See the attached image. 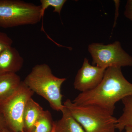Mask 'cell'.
Segmentation results:
<instances>
[{"mask_svg":"<svg viewBox=\"0 0 132 132\" xmlns=\"http://www.w3.org/2000/svg\"><path fill=\"white\" fill-rule=\"evenodd\" d=\"M63 105L85 132H115L117 119L106 109L95 105H79L69 99Z\"/></svg>","mask_w":132,"mask_h":132,"instance_id":"cell-3","label":"cell"},{"mask_svg":"<svg viewBox=\"0 0 132 132\" xmlns=\"http://www.w3.org/2000/svg\"><path fill=\"white\" fill-rule=\"evenodd\" d=\"M60 119L54 121L55 132H85L84 129L64 106Z\"/></svg>","mask_w":132,"mask_h":132,"instance_id":"cell-11","label":"cell"},{"mask_svg":"<svg viewBox=\"0 0 132 132\" xmlns=\"http://www.w3.org/2000/svg\"><path fill=\"white\" fill-rule=\"evenodd\" d=\"M54 123L50 112L44 110L30 132H52Z\"/></svg>","mask_w":132,"mask_h":132,"instance_id":"cell-13","label":"cell"},{"mask_svg":"<svg viewBox=\"0 0 132 132\" xmlns=\"http://www.w3.org/2000/svg\"><path fill=\"white\" fill-rule=\"evenodd\" d=\"M66 2V0H40V6L43 16H44L46 10L50 6L54 8L53 12H56L60 14Z\"/></svg>","mask_w":132,"mask_h":132,"instance_id":"cell-14","label":"cell"},{"mask_svg":"<svg viewBox=\"0 0 132 132\" xmlns=\"http://www.w3.org/2000/svg\"><path fill=\"white\" fill-rule=\"evenodd\" d=\"M125 132H132V127H127L125 128Z\"/></svg>","mask_w":132,"mask_h":132,"instance_id":"cell-19","label":"cell"},{"mask_svg":"<svg viewBox=\"0 0 132 132\" xmlns=\"http://www.w3.org/2000/svg\"><path fill=\"white\" fill-rule=\"evenodd\" d=\"M24 60L15 48L9 47L0 53V75L16 73L21 70Z\"/></svg>","mask_w":132,"mask_h":132,"instance_id":"cell-8","label":"cell"},{"mask_svg":"<svg viewBox=\"0 0 132 132\" xmlns=\"http://www.w3.org/2000/svg\"><path fill=\"white\" fill-rule=\"evenodd\" d=\"M121 101L124 105L123 113L117 119L116 126L120 132L123 131L127 127H132V95L125 97Z\"/></svg>","mask_w":132,"mask_h":132,"instance_id":"cell-12","label":"cell"},{"mask_svg":"<svg viewBox=\"0 0 132 132\" xmlns=\"http://www.w3.org/2000/svg\"><path fill=\"white\" fill-rule=\"evenodd\" d=\"M66 79L55 76L48 65L43 64L35 66L23 81L34 93L46 100L53 109L62 112L64 106L61 87Z\"/></svg>","mask_w":132,"mask_h":132,"instance_id":"cell-2","label":"cell"},{"mask_svg":"<svg viewBox=\"0 0 132 132\" xmlns=\"http://www.w3.org/2000/svg\"><path fill=\"white\" fill-rule=\"evenodd\" d=\"M132 95V84L124 77L121 68L106 69L101 82L95 88L81 93L73 102L79 105H95L106 109L113 115L117 102Z\"/></svg>","mask_w":132,"mask_h":132,"instance_id":"cell-1","label":"cell"},{"mask_svg":"<svg viewBox=\"0 0 132 132\" xmlns=\"http://www.w3.org/2000/svg\"><path fill=\"white\" fill-rule=\"evenodd\" d=\"M40 5L20 0H0V27L38 24L43 18Z\"/></svg>","mask_w":132,"mask_h":132,"instance_id":"cell-4","label":"cell"},{"mask_svg":"<svg viewBox=\"0 0 132 132\" xmlns=\"http://www.w3.org/2000/svg\"><path fill=\"white\" fill-rule=\"evenodd\" d=\"M13 43L12 39L6 34L0 32V53L6 48L11 46Z\"/></svg>","mask_w":132,"mask_h":132,"instance_id":"cell-15","label":"cell"},{"mask_svg":"<svg viewBox=\"0 0 132 132\" xmlns=\"http://www.w3.org/2000/svg\"><path fill=\"white\" fill-rule=\"evenodd\" d=\"M52 132H55L54 125L53 128V130H52Z\"/></svg>","mask_w":132,"mask_h":132,"instance_id":"cell-20","label":"cell"},{"mask_svg":"<svg viewBox=\"0 0 132 132\" xmlns=\"http://www.w3.org/2000/svg\"><path fill=\"white\" fill-rule=\"evenodd\" d=\"M106 69L91 65L85 58L82 67L78 71L75 79V88L81 93L93 90L101 82Z\"/></svg>","mask_w":132,"mask_h":132,"instance_id":"cell-7","label":"cell"},{"mask_svg":"<svg viewBox=\"0 0 132 132\" xmlns=\"http://www.w3.org/2000/svg\"><path fill=\"white\" fill-rule=\"evenodd\" d=\"M2 132H14L12 130H11L10 128H9L8 127L5 128L4 130H3Z\"/></svg>","mask_w":132,"mask_h":132,"instance_id":"cell-18","label":"cell"},{"mask_svg":"<svg viewBox=\"0 0 132 132\" xmlns=\"http://www.w3.org/2000/svg\"><path fill=\"white\" fill-rule=\"evenodd\" d=\"M125 16L132 21V0H128L127 2L125 12Z\"/></svg>","mask_w":132,"mask_h":132,"instance_id":"cell-16","label":"cell"},{"mask_svg":"<svg viewBox=\"0 0 132 132\" xmlns=\"http://www.w3.org/2000/svg\"><path fill=\"white\" fill-rule=\"evenodd\" d=\"M88 51L93 65L106 69L132 66V57L123 49L118 41L107 45L93 43L88 46Z\"/></svg>","mask_w":132,"mask_h":132,"instance_id":"cell-6","label":"cell"},{"mask_svg":"<svg viewBox=\"0 0 132 132\" xmlns=\"http://www.w3.org/2000/svg\"><path fill=\"white\" fill-rule=\"evenodd\" d=\"M125 132V131H122V132Z\"/></svg>","mask_w":132,"mask_h":132,"instance_id":"cell-21","label":"cell"},{"mask_svg":"<svg viewBox=\"0 0 132 132\" xmlns=\"http://www.w3.org/2000/svg\"><path fill=\"white\" fill-rule=\"evenodd\" d=\"M44 110L32 98L28 100L23 115L24 132H30Z\"/></svg>","mask_w":132,"mask_h":132,"instance_id":"cell-10","label":"cell"},{"mask_svg":"<svg viewBox=\"0 0 132 132\" xmlns=\"http://www.w3.org/2000/svg\"><path fill=\"white\" fill-rule=\"evenodd\" d=\"M22 82L19 75L15 73L0 75V103L6 100L19 87Z\"/></svg>","mask_w":132,"mask_h":132,"instance_id":"cell-9","label":"cell"},{"mask_svg":"<svg viewBox=\"0 0 132 132\" xmlns=\"http://www.w3.org/2000/svg\"><path fill=\"white\" fill-rule=\"evenodd\" d=\"M34 92L22 81L18 88L6 100L0 103L2 113L7 127L14 132H24L23 115L25 107Z\"/></svg>","mask_w":132,"mask_h":132,"instance_id":"cell-5","label":"cell"},{"mask_svg":"<svg viewBox=\"0 0 132 132\" xmlns=\"http://www.w3.org/2000/svg\"><path fill=\"white\" fill-rule=\"evenodd\" d=\"M7 127V125L5 118L2 113L0 112V132H2L3 130Z\"/></svg>","mask_w":132,"mask_h":132,"instance_id":"cell-17","label":"cell"}]
</instances>
